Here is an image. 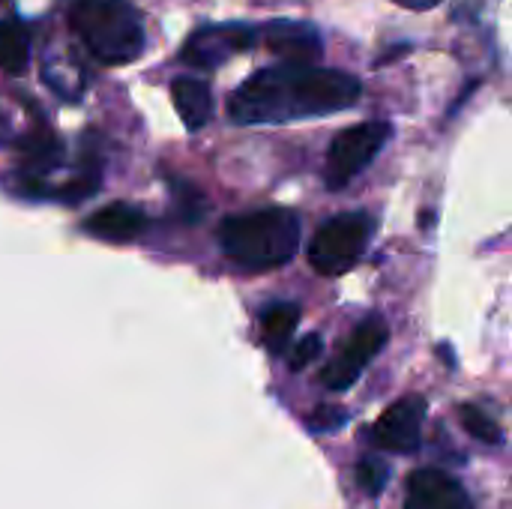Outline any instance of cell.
<instances>
[{
  "label": "cell",
  "instance_id": "5bb4252c",
  "mask_svg": "<svg viewBox=\"0 0 512 509\" xmlns=\"http://www.w3.org/2000/svg\"><path fill=\"white\" fill-rule=\"evenodd\" d=\"M30 63V36L27 30L6 18L0 21V69L6 75H21Z\"/></svg>",
  "mask_w": 512,
  "mask_h": 509
},
{
  "label": "cell",
  "instance_id": "7c38bea8",
  "mask_svg": "<svg viewBox=\"0 0 512 509\" xmlns=\"http://www.w3.org/2000/svg\"><path fill=\"white\" fill-rule=\"evenodd\" d=\"M171 99H174V108L183 120V126L189 132H198L210 123L213 117V93H210V84L201 81V78H192V75H183L171 84Z\"/></svg>",
  "mask_w": 512,
  "mask_h": 509
},
{
  "label": "cell",
  "instance_id": "30bf717a",
  "mask_svg": "<svg viewBox=\"0 0 512 509\" xmlns=\"http://www.w3.org/2000/svg\"><path fill=\"white\" fill-rule=\"evenodd\" d=\"M270 51L282 54L291 63H315L324 51V39L312 24H294V21H273L261 30Z\"/></svg>",
  "mask_w": 512,
  "mask_h": 509
},
{
  "label": "cell",
  "instance_id": "e0dca14e",
  "mask_svg": "<svg viewBox=\"0 0 512 509\" xmlns=\"http://www.w3.org/2000/svg\"><path fill=\"white\" fill-rule=\"evenodd\" d=\"M387 480H390V471H387L384 462H378V459H363V462L357 465V483H360V489H363L366 495H381L384 486H387Z\"/></svg>",
  "mask_w": 512,
  "mask_h": 509
},
{
  "label": "cell",
  "instance_id": "d6986e66",
  "mask_svg": "<svg viewBox=\"0 0 512 509\" xmlns=\"http://www.w3.org/2000/svg\"><path fill=\"white\" fill-rule=\"evenodd\" d=\"M345 423H348V411H342V408H318L309 417V429L312 432H336Z\"/></svg>",
  "mask_w": 512,
  "mask_h": 509
},
{
  "label": "cell",
  "instance_id": "8992f818",
  "mask_svg": "<svg viewBox=\"0 0 512 509\" xmlns=\"http://www.w3.org/2000/svg\"><path fill=\"white\" fill-rule=\"evenodd\" d=\"M387 324L381 318H369L363 321L351 339L342 345V351L324 366L321 372V384L333 393H345L348 387L357 384V378L363 375V369L381 354V348L387 345Z\"/></svg>",
  "mask_w": 512,
  "mask_h": 509
},
{
  "label": "cell",
  "instance_id": "6da1fadb",
  "mask_svg": "<svg viewBox=\"0 0 512 509\" xmlns=\"http://www.w3.org/2000/svg\"><path fill=\"white\" fill-rule=\"evenodd\" d=\"M360 93V81L348 72L285 60L243 81L231 96L228 114L240 126L291 123L354 108Z\"/></svg>",
  "mask_w": 512,
  "mask_h": 509
},
{
  "label": "cell",
  "instance_id": "2e32d148",
  "mask_svg": "<svg viewBox=\"0 0 512 509\" xmlns=\"http://www.w3.org/2000/svg\"><path fill=\"white\" fill-rule=\"evenodd\" d=\"M462 426H465L468 435H474V438L483 441V444H501V441H504L498 423H495L486 411H480L477 405H465V408H462Z\"/></svg>",
  "mask_w": 512,
  "mask_h": 509
},
{
  "label": "cell",
  "instance_id": "277c9868",
  "mask_svg": "<svg viewBox=\"0 0 512 509\" xmlns=\"http://www.w3.org/2000/svg\"><path fill=\"white\" fill-rule=\"evenodd\" d=\"M375 219L366 213H339L318 228L309 243V264L321 276H345L366 252Z\"/></svg>",
  "mask_w": 512,
  "mask_h": 509
},
{
  "label": "cell",
  "instance_id": "9c48e42d",
  "mask_svg": "<svg viewBox=\"0 0 512 509\" xmlns=\"http://www.w3.org/2000/svg\"><path fill=\"white\" fill-rule=\"evenodd\" d=\"M405 509H474V504L462 489V483L453 480L447 471L423 468L414 471L408 480Z\"/></svg>",
  "mask_w": 512,
  "mask_h": 509
},
{
  "label": "cell",
  "instance_id": "5b68a950",
  "mask_svg": "<svg viewBox=\"0 0 512 509\" xmlns=\"http://www.w3.org/2000/svg\"><path fill=\"white\" fill-rule=\"evenodd\" d=\"M393 126L384 120H372V123H357L345 132H339L330 144L327 153V189H345L366 165L375 162V156L384 150V144L390 141Z\"/></svg>",
  "mask_w": 512,
  "mask_h": 509
},
{
  "label": "cell",
  "instance_id": "ac0fdd59",
  "mask_svg": "<svg viewBox=\"0 0 512 509\" xmlns=\"http://www.w3.org/2000/svg\"><path fill=\"white\" fill-rule=\"evenodd\" d=\"M321 351H324V339H321L318 333H309V336H303V339L291 348L288 366H291L294 372H300V369H306L309 363H315V360L321 357Z\"/></svg>",
  "mask_w": 512,
  "mask_h": 509
},
{
  "label": "cell",
  "instance_id": "9a60e30c",
  "mask_svg": "<svg viewBox=\"0 0 512 509\" xmlns=\"http://www.w3.org/2000/svg\"><path fill=\"white\" fill-rule=\"evenodd\" d=\"M21 159H24L27 171L42 174V171H51V168L60 165L63 147H60V141L51 132H33V135H27L21 141Z\"/></svg>",
  "mask_w": 512,
  "mask_h": 509
},
{
  "label": "cell",
  "instance_id": "7a4b0ae2",
  "mask_svg": "<svg viewBox=\"0 0 512 509\" xmlns=\"http://www.w3.org/2000/svg\"><path fill=\"white\" fill-rule=\"evenodd\" d=\"M300 216L288 207H264L228 216L219 225L222 252L246 270H273L288 264L300 246Z\"/></svg>",
  "mask_w": 512,
  "mask_h": 509
},
{
  "label": "cell",
  "instance_id": "3957f363",
  "mask_svg": "<svg viewBox=\"0 0 512 509\" xmlns=\"http://www.w3.org/2000/svg\"><path fill=\"white\" fill-rule=\"evenodd\" d=\"M69 24L84 48L105 66H126L141 57L147 36L129 0H75Z\"/></svg>",
  "mask_w": 512,
  "mask_h": 509
},
{
  "label": "cell",
  "instance_id": "4fadbf2b",
  "mask_svg": "<svg viewBox=\"0 0 512 509\" xmlns=\"http://www.w3.org/2000/svg\"><path fill=\"white\" fill-rule=\"evenodd\" d=\"M300 324V306L294 303H273L264 309L261 315V333H264V342L273 354H282L294 336Z\"/></svg>",
  "mask_w": 512,
  "mask_h": 509
},
{
  "label": "cell",
  "instance_id": "ba28073f",
  "mask_svg": "<svg viewBox=\"0 0 512 509\" xmlns=\"http://www.w3.org/2000/svg\"><path fill=\"white\" fill-rule=\"evenodd\" d=\"M258 42V30L249 24H225V27H204L198 30L186 48H183V60L198 66V69H216L219 63H225L231 54L246 51Z\"/></svg>",
  "mask_w": 512,
  "mask_h": 509
},
{
  "label": "cell",
  "instance_id": "ffe728a7",
  "mask_svg": "<svg viewBox=\"0 0 512 509\" xmlns=\"http://www.w3.org/2000/svg\"><path fill=\"white\" fill-rule=\"evenodd\" d=\"M393 3L408 6V9H432V6H435V3H441V0H393Z\"/></svg>",
  "mask_w": 512,
  "mask_h": 509
},
{
  "label": "cell",
  "instance_id": "52a82bcc",
  "mask_svg": "<svg viewBox=\"0 0 512 509\" xmlns=\"http://www.w3.org/2000/svg\"><path fill=\"white\" fill-rule=\"evenodd\" d=\"M426 399L423 396H405L399 399L396 405H390L375 429H372V441L387 450V453H399V456H408L414 450H420V441H423V423H426Z\"/></svg>",
  "mask_w": 512,
  "mask_h": 509
},
{
  "label": "cell",
  "instance_id": "8fae6325",
  "mask_svg": "<svg viewBox=\"0 0 512 509\" xmlns=\"http://www.w3.org/2000/svg\"><path fill=\"white\" fill-rule=\"evenodd\" d=\"M147 225V216L144 210L132 207V204H108L102 210H96L87 222H84V231L96 234L99 240H111V243H126V240H135Z\"/></svg>",
  "mask_w": 512,
  "mask_h": 509
}]
</instances>
